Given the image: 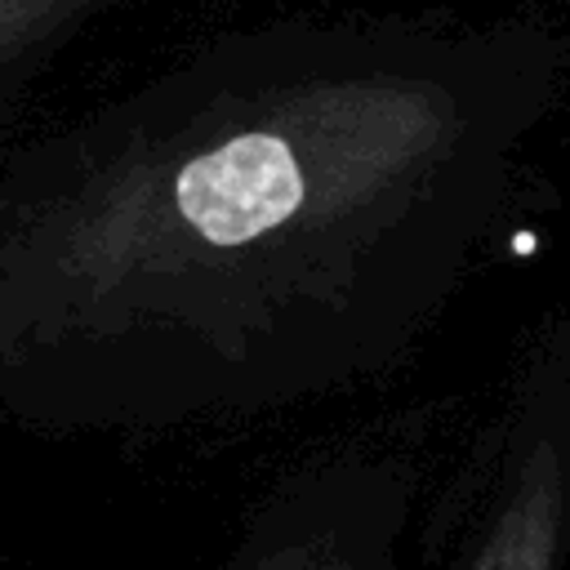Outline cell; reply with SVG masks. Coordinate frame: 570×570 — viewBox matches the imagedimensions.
Here are the masks:
<instances>
[{
    "label": "cell",
    "instance_id": "277c9868",
    "mask_svg": "<svg viewBox=\"0 0 570 570\" xmlns=\"http://www.w3.org/2000/svg\"><path fill=\"white\" fill-rule=\"evenodd\" d=\"M142 0H0V151L13 142L36 85L107 13Z\"/></svg>",
    "mask_w": 570,
    "mask_h": 570
},
{
    "label": "cell",
    "instance_id": "5b68a950",
    "mask_svg": "<svg viewBox=\"0 0 570 570\" xmlns=\"http://www.w3.org/2000/svg\"><path fill=\"white\" fill-rule=\"evenodd\" d=\"M0 570H18V566H13V561H9L4 552H0Z\"/></svg>",
    "mask_w": 570,
    "mask_h": 570
},
{
    "label": "cell",
    "instance_id": "7a4b0ae2",
    "mask_svg": "<svg viewBox=\"0 0 570 570\" xmlns=\"http://www.w3.org/2000/svg\"><path fill=\"white\" fill-rule=\"evenodd\" d=\"M441 517V570H570V312L521 343Z\"/></svg>",
    "mask_w": 570,
    "mask_h": 570
},
{
    "label": "cell",
    "instance_id": "3957f363",
    "mask_svg": "<svg viewBox=\"0 0 570 570\" xmlns=\"http://www.w3.org/2000/svg\"><path fill=\"white\" fill-rule=\"evenodd\" d=\"M423 454L414 419L307 454L245 512L214 570H401Z\"/></svg>",
    "mask_w": 570,
    "mask_h": 570
},
{
    "label": "cell",
    "instance_id": "6da1fadb",
    "mask_svg": "<svg viewBox=\"0 0 570 570\" xmlns=\"http://www.w3.org/2000/svg\"><path fill=\"white\" fill-rule=\"evenodd\" d=\"M570 89L543 18L223 31L0 151V419L151 441L392 374L503 240Z\"/></svg>",
    "mask_w": 570,
    "mask_h": 570
}]
</instances>
